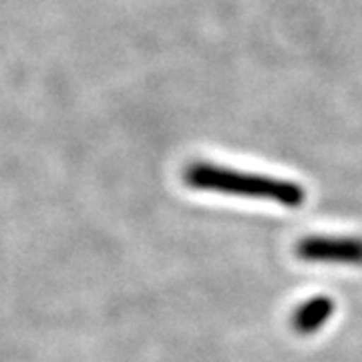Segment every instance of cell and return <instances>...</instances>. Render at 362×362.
<instances>
[{
	"label": "cell",
	"instance_id": "3",
	"mask_svg": "<svg viewBox=\"0 0 362 362\" xmlns=\"http://www.w3.org/2000/svg\"><path fill=\"white\" fill-rule=\"evenodd\" d=\"M334 312V302L328 296H314L294 310L292 326L300 334H314L330 320Z\"/></svg>",
	"mask_w": 362,
	"mask_h": 362
},
{
	"label": "cell",
	"instance_id": "2",
	"mask_svg": "<svg viewBox=\"0 0 362 362\" xmlns=\"http://www.w3.org/2000/svg\"><path fill=\"white\" fill-rule=\"evenodd\" d=\"M296 256L304 262H330V264H362L361 238H326L310 235L296 244Z\"/></svg>",
	"mask_w": 362,
	"mask_h": 362
},
{
	"label": "cell",
	"instance_id": "1",
	"mask_svg": "<svg viewBox=\"0 0 362 362\" xmlns=\"http://www.w3.org/2000/svg\"><path fill=\"white\" fill-rule=\"evenodd\" d=\"M183 180L189 187L202 189V192L272 199L286 207H300L306 199V192L300 183L266 177V175H254V173H242V171L214 165L207 161H195L192 165H187Z\"/></svg>",
	"mask_w": 362,
	"mask_h": 362
}]
</instances>
